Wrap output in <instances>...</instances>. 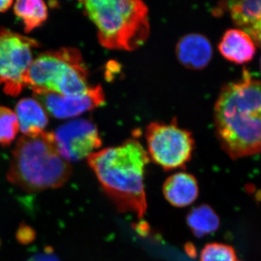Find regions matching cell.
I'll return each instance as SVG.
<instances>
[{
    "label": "cell",
    "instance_id": "obj_17",
    "mask_svg": "<svg viewBox=\"0 0 261 261\" xmlns=\"http://www.w3.org/2000/svg\"><path fill=\"white\" fill-rule=\"evenodd\" d=\"M19 130L18 118L10 108L0 107V145L8 146L15 140Z\"/></svg>",
    "mask_w": 261,
    "mask_h": 261
},
{
    "label": "cell",
    "instance_id": "obj_14",
    "mask_svg": "<svg viewBox=\"0 0 261 261\" xmlns=\"http://www.w3.org/2000/svg\"><path fill=\"white\" fill-rule=\"evenodd\" d=\"M19 129L25 137H37L44 132L49 123L47 113L35 98L20 99L15 106Z\"/></svg>",
    "mask_w": 261,
    "mask_h": 261
},
{
    "label": "cell",
    "instance_id": "obj_12",
    "mask_svg": "<svg viewBox=\"0 0 261 261\" xmlns=\"http://www.w3.org/2000/svg\"><path fill=\"white\" fill-rule=\"evenodd\" d=\"M163 193L166 200L174 207H187L198 197V183L190 173H173L163 183Z\"/></svg>",
    "mask_w": 261,
    "mask_h": 261
},
{
    "label": "cell",
    "instance_id": "obj_6",
    "mask_svg": "<svg viewBox=\"0 0 261 261\" xmlns=\"http://www.w3.org/2000/svg\"><path fill=\"white\" fill-rule=\"evenodd\" d=\"M149 157L165 171L186 167L195 147L191 132L170 123L152 122L145 132Z\"/></svg>",
    "mask_w": 261,
    "mask_h": 261
},
{
    "label": "cell",
    "instance_id": "obj_11",
    "mask_svg": "<svg viewBox=\"0 0 261 261\" xmlns=\"http://www.w3.org/2000/svg\"><path fill=\"white\" fill-rule=\"evenodd\" d=\"M224 4L238 29L246 32L261 47V1H231Z\"/></svg>",
    "mask_w": 261,
    "mask_h": 261
},
{
    "label": "cell",
    "instance_id": "obj_3",
    "mask_svg": "<svg viewBox=\"0 0 261 261\" xmlns=\"http://www.w3.org/2000/svg\"><path fill=\"white\" fill-rule=\"evenodd\" d=\"M69 162L58 152L53 132L34 137L22 136L12 153L7 178L25 192L59 188L71 176Z\"/></svg>",
    "mask_w": 261,
    "mask_h": 261
},
{
    "label": "cell",
    "instance_id": "obj_1",
    "mask_svg": "<svg viewBox=\"0 0 261 261\" xmlns=\"http://www.w3.org/2000/svg\"><path fill=\"white\" fill-rule=\"evenodd\" d=\"M216 135L232 159L261 152V80L244 70L241 80L225 86L214 108Z\"/></svg>",
    "mask_w": 261,
    "mask_h": 261
},
{
    "label": "cell",
    "instance_id": "obj_15",
    "mask_svg": "<svg viewBox=\"0 0 261 261\" xmlns=\"http://www.w3.org/2000/svg\"><path fill=\"white\" fill-rule=\"evenodd\" d=\"M187 224L196 238H202L217 231L220 219L213 207L202 204L193 207L187 214Z\"/></svg>",
    "mask_w": 261,
    "mask_h": 261
},
{
    "label": "cell",
    "instance_id": "obj_19",
    "mask_svg": "<svg viewBox=\"0 0 261 261\" xmlns=\"http://www.w3.org/2000/svg\"><path fill=\"white\" fill-rule=\"evenodd\" d=\"M29 261H58L56 257L51 256L49 254H42L37 256L32 257Z\"/></svg>",
    "mask_w": 261,
    "mask_h": 261
},
{
    "label": "cell",
    "instance_id": "obj_20",
    "mask_svg": "<svg viewBox=\"0 0 261 261\" xmlns=\"http://www.w3.org/2000/svg\"><path fill=\"white\" fill-rule=\"evenodd\" d=\"M13 4V2L11 0H0V13H5L9 10Z\"/></svg>",
    "mask_w": 261,
    "mask_h": 261
},
{
    "label": "cell",
    "instance_id": "obj_2",
    "mask_svg": "<svg viewBox=\"0 0 261 261\" xmlns=\"http://www.w3.org/2000/svg\"><path fill=\"white\" fill-rule=\"evenodd\" d=\"M87 162L118 211L142 219L147 208L145 176L149 162L142 144L129 139L116 147L96 151Z\"/></svg>",
    "mask_w": 261,
    "mask_h": 261
},
{
    "label": "cell",
    "instance_id": "obj_10",
    "mask_svg": "<svg viewBox=\"0 0 261 261\" xmlns=\"http://www.w3.org/2000/svg\"><path fill=\"white\" fill-rule=\"evenodd\" d=\"M176 54L180 63L188 69L202 70L212 59V45L205 36L187 34L176 44Z\"/></svg>",
    "mask_w": 261,
    "mask_h": 261
},
{
    "label": "cell",
    "instance_id": "obj_7",
    "mask_svg": "<svg viewBox=\"0 0 261 261\" xmlns=\"http://www.w3.org/2000/svg\"><path fill=\"white\" fill-rule=\"evenodd\" d=\"M39 46L35 39L0 29V85L5 94L16 97L27 87L33 49Z\"/></svg>",
    "mask_w": 261,
    "mask_h": 261
},
{
    "label": "cell",
    "instance_id": "obj_5",
    "mask_svg": "<svg viewBox=\"0 0 261 261\" xmlns=\"http://www.w3.org/2000/svg\"><path fill=\"white\" fill-rule=\"evenodd\" d=\"M88 77L80 51L63 47L44 51L34 59L27 77V87L34 94L77 95L90 88Z\"/></svg>",
    "mask_w": 261,
    "mask_h": 261
},
{
    "label": "cell",
    "instance_id": "obj_13",
    "mask_svg": "<svg viewBox=\"0 0 261 261\" xmlns=\"http://www.w3.org/2000/svg\"><path fill=\"white\" fill-rule=\"evenodd\" d=\"M219 50L225 59L236 64L252 61L256 53V44L250 35L240 29L226 31L219 44Z\"/></svg>",
    "mask_w": 261,
    "mask_h": 261
},
{
    "label": "cell",
    "instance_id": "obj_8",
    "mask_svg": "<svg viewBox=\"0 0 261 261\" xmlns=\"http://www.w3.org/2000/svg\"><path fill=\"white\" fill-rule=\"evenodd\" d=\"M53 135L58 152L68 162L88 159L102 145L97 126L89 120L68 122L58 127Z\"/></svg>",
    "mask_w": 261,
    "mask_h": 261
},
{
    "label": "cell",
    "instance_id": "obj_21",
    "mask_svg": "<svg viewBox=\"0 0 261 261\" xmlns=\"http://www.w3.org/2000/svg\"><path fill=\"white\" fill-rule=\"evenodd\" d=\"M260 72H261V59H260Z\"/></svg>",
    "mask_w": 261,
    "mask_h": 261
},
{
    "label": "cell",
    "instance_id": "obj_16",
    "mask_svg": "<svg viewBox=\"0 0 261 261\" xmlns=\"http://www.w3.org/2000/svg\"><path fill=\"white\" fill-rule=\"evenodd\" d=\"M15 14L23 20L27 34L40 27L47 19V6L42 0H18L14 5Z\"/></svg>",
    "mask_w": 261,
    "mask_h": 261
},
{
    "label": "cell",
    "instance_id": "obj_4",
    "mask_svg": "<svg viewBox=\"0 0 261 261\" xmlns=\"http://www.w3.org/2000/svg\"><path fill=\"white\" fill-rule=\"evenodd\" d=\"M86 15L97 30L101 45L113 50L133 51L149 35V10L138 0L82 2Z\"/></svg>",
    "mask_w": 261,
    "mask_h": 261
},
{
    "label": "cell",
    "instance_id": "obj_18",
    "mask_svg": "<svg viewBox=\"0 0 261 261\" xmlns=\"http://www.w3.org/2000/svg\"><path fill=\"white\" fill-rule=\"evenodd\" d=\"M200 261H240L234 249L223 243H209L202 248Z\"/></svg>",
    "mask_w": 261,
    "mask_h": 261
},
{
    "label": "cell",
    "instance_id": "obj_9",
    "mask_svg": "<svg viewBox=\"0 0 261 261\" xmlns=\"http://www.w3.org/2000/svg\"><path fill=\"white\" fill-rule=\"evenodd\" d=\"M45 111L58 119H67L80 116L102 106L106 100L105 93L99 85L90 87L84 93L65 96L53 93L34 94Z\"/></svg>",
    "mask_w": 261,
    "mask_h": 261
}]
</instances>
